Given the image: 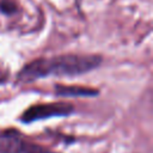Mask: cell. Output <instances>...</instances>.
Instances as JSON below:
<instances>
[{
	"label": "cell",
	"mask_w": 153,
	"mask_h": 153,
	"mask_svg": "<svg viewBox=\"0 0 153 153\" xmlns=\"http://www.w3.org/2000/svg\"><path fill=\"white\" fill-rule=\"evenodd\" d=\"M102 57L98 55H59L44 57L27 63L18 74V79L23 82H31L41 78L50 75H79L98 67Z\"/></svg>",
	"instance_id": "obj_1"
},
{
	"label": "cell",
	"mask_w": 153,
	"mask_h": 153,
	"mask_svg": "<svg viewBox=\"0 0 153 153\" xmlns=\"http://www.w3.org/2000/svg\"><path fill=\"white\" fill-rule=\"evenodd\" d=\"M1 10L4 12H6V13H12V12L16 11V6L10 1H4L1 4Z\"/></svg>",
	"instance_id": "obj_5"
},
{
	"label": "cell",
	"mask_w": 153,
	"mask_h": 153,
	"mask_svg": "<svg viewBox=\"0 0 153 153\" xmlns=\"http://www.w3.org/2000/svg\"><path fill=\"white\" fill-rule=\"evenodd\" d=\"M0 153H55L44 147L25 140L16 130L0 134Z\"/></svg>",
	"instance_id": "obj_2"
},
{
	"label": "cell",
	"mask_w": 153,
	"mask_h": 153,
	"mask_svg": "<svg viewBox=\"0 0 153 153\" xmlns=\"http://www.w3.org/2000/svg\"><path fill=\"white\" fill-rule=\"evenodd\" d=\"M74 108L69 103H48V104H37L30 106L24 111L22 115V121L33 122L37 120H44L50 117H59V116H68L73 112Z\"/></svg>",
	"instance_id": "obj_3"
},
{
	"label": "cell",
	"mask_w": 153,
	"mask_h": 153,
	"mask_svg": "<svg viewBox=\"0 0 153 153\" xmlns=\"http://www.w3.org/2000/svg\"><path fill=\"white\" fill-rule=\"evenodd\" d=\"M56 93L63 97H91L96 96L97 90L79 86H56Z\"/></svg>",
	"instance_id": "obj_4"
}]
</instances>
